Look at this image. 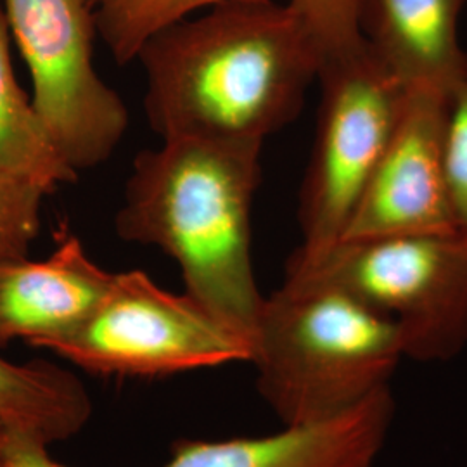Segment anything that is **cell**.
Instances as JSON below:
<instances>
[{"label":"cell","instance_id":"1","mask_svg":"<svg viewBox=\"0 0 467 467\" xmlns=\"http://www.w3.org/2000/svg\"><path fill=\"white\" fill-rule=\"evenodd\" d=\"M137 61L154 134L264 142L298 118L322 56L289 4L229 0L154 35Z\"/></svg>","mask_w":467,"mask_h":467},{"label":"cell","instance_id":"2","mask_svg":"<svg viewBox=\"0 0 467 467\" xmlns=\"http://www.w3.org/2000/svg\"><path fill=\"white\" fill-rule=\"evenodd\" d=\"M140 150L115 217L118 237L177 262L185 293L234 331L253 333L264 303L251 258L262 140L171 137Z\"/></svg>","mask_w":467,"mask_h":467},{"label":"cell","instance_id":"3","mask_svg":"<svg viewBox=\"0 0 467 467\" xmlns=\"http://www.w3.org/2000/svg\"><path fill=\"white\" fill-rule=\"evenodd\" d=\"M403 358L393 320L329 284L285 277L264 298L250 364L281 424L308 426L388 388Z\"/></svg>","mask_w":467,"mask_h":467},{"label":"cell","instance_id":"4","mask_svg":"<svg viewBox=\"0 0 467 467\" xmlns=\"http://www.w3.org/2000/svg\"><path fill=\"white\" fill-rule=\"evenodd\" d=\"M285 277L329 284L393 320L405 358L451 362L467 348L464 234L339 241L316 258H289Z\"/></svg>","mask_w":467,"mask_h":467},{"label":"cell","instance_id":"5","mask_svg":"<svg viewBox=\"0 0 467 467\" xmlns=\"http://www.w3.org/2000/svg\"><path fill=\"white\" fill-rule=\"evenodd\" d=\"M317 130L300 191L301 244L291 258L310 260L345 231L378 165L407 96L366 40L322 61Z\"/></svg>","mask_w":467,"mask_h":467},{"label":"cell","instance_id":"6","mask_svg":"<svg viewBox=\"0 0 467 467\" xmlns=\"http://www.w3.org/2000/svg\"><path fill=\"white\" fill-rule=\"evenodd\" d=\"M47 350L100 376L160 378L250 362L253 345L187 293L127 270L113 274L90 317Z\"/></svg>","mask_w":467,"mask_h":467},{"label":"cell","instance_id":"7","mask_svg":"<svg viewBox=\"0 0 467 467\" xmlns=\"http://www.w3.org/2000/svg\"><path fill=\"white\" fill-rule=\"evenodd\" d=\"M2 7L56 150L77 173L106 163L127 132L129 111L94 67L92 2L4 0Z\"/></svg>","mask_w":467,"mask_h":467},{"label":"cell","instance_id":"8","mask_svg":"<svg viewBox=\"0 0 467 467\" xmlns=\"http://www.w3.org/2000/svg\"><path fill=\"white\" fill-rule=\"evenodd\" d=\"M447 127L449 94L407 87L395 130L339 241L459 233L447 179Z\"/></svg>","mask_w":467,"mask_h":467},{"label":"cell","instance_id":"9","mask_svg":"<svg viewBox=\"0 0 467 467\" xmlns=\"http://www.w3.org/2000/svg\"><path fill=\"white\" fill-rule=\"evenodd\" d=\"M397 416L391 386L350 412L277 433L181 440L163 467H378Z\"/></svg>","mask_w":467,"mask_h":467},{"label":"cell","instance_id":"10","mask_svg":"<svg viewBox=\"0 0 467 467\" xmlns=\"http://www.w3.org/2000/svg\"><path fill=\"white\" fill-rule=\"evenodd\" d=\"M113 274L77 235H65L44 260L0 262V348L23 339L47 350L65 339L98 308Z\"/></svg>","mask_w":467,"mask_h":467},{"label":"cell","instance_id":"11","mask_svg":"<svg viewBox=\"0 0 467 467\" xmlns=\"http://www.w3.org/2000/svg\"><path fill=\"white\" fill-rule=\"evenodd\" d=\"M466 0H360V34L407 87L451 96L464 65L459 19Z\"/></svg>","mask_w":467,"mask_h":467},{"label":"cell","instance_id":"12","mask_svg":"<svg viewBox=\"0 0 467 467\" xmlns=\"http://www.w3.org/2000/svg\"><path fill=\"white\" fill-rule=\"evenodd\" d=\"M90 416V395L73 372L0 355V428L38 434L50 445L75 436Z\"/></svg>","mask_w":467,"mask_h":467},{"label":"cell","instance_id":"13","mask_svg":"<svg viewBox=\"0 0 467 467\" xmlns=\"http://www.w3.org/2000/svg\"><path fill=\"white\" fill-rule=\"evenodd\" d=\"M9 36L0 4V177L52 194L61 185L75 184L78 173L56 150L32 99L17 84Z\"/></svg>","mask_w":467,"mask_h":467},{"label":"cell","instance_id":"14","mask_svg":"<svg viewBox=\"0 0 467 467\" xmlns=\"http://www.w3.org/2000/svg\"><path fill=\"white\" fill-rule=\"evenodd\" d=\"M98 32L119 67L137 61L140 49L168 26L229 0H90Z\"/></svg>","mask_w":467,"mask_h":467},{"label":"cell","instance_id":"15","mask_svg":"<svg viewBox=\"0 0 467 467\" xmlns=\"http://www.w3.org/2000/svg\"><path fill=\"white\" fill-rule=\"evenodd\" d=\"M358 2L360 0H289L287 4L300 17L324 61L355 49L364 42L358 25Z\"/></svg>","mask_w":467,"mask_h":467},{"label":"cell","instance_id":"16","mask_svg":"<svg viewBox=\"0 0 467 467\" xmlns=\"http://www.w3.org/2000/svg\"><path fill=\"white\" fill-rule=\"evenodd\" d=\"M47 194L34 185L0 177V262L28 256L40 233V208Z\"/></svg>","mask_w":467,"mask_h":467},{"label":"cell","instance_id":"17","mask_svg":"<svg viewBox=\"0 0 467 467\" xmlns=\"http://www.w3.org/2000/svg\"><path fill=\"white\" fill-rule=\"evenodd\" d=\"M447 179L457 231L467 235V50L449 96Z\"/></svg>","mask_w":467,"mask_h":467},{"label":"cell","instance_id":"18","mask_svg":"<svg viewBox=\"0 0 467 467\" xmlns=\"http://www.w3.org/2000/svg\"><path fill=\"white\" fill-rule=\"evenodd\" d=\"M4 467H67L52 459L49 443L38 434L21 430H4Z\"/></svg>","mask_w":467,"mask_h":467},{"label":"cell","instance_id":"19","mask_svg":"<svg viewBox=\"0 0 467 467\" xmlns=\"http://www.w3.org/2000/svg\"><path fill=\"white\" fill-rule=\"evenodd\" d=\"M2 443H4V428H0V467H4L2 464Z\"/></svg>","mask_w":467,"mask_h":467}]
</instances>
